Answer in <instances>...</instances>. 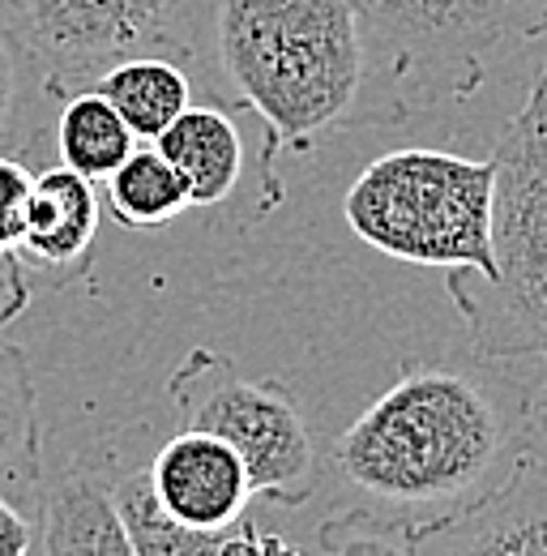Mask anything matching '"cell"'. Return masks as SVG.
<instances>
[{"mask_svg": "<svg viewBox=\"0 0 547 556\" xmlns=\"http://www.w3.org/2000/svg\"><path fill=\"white\" fill-rule=\"evenodd\" d=\"M56 154L61 163L81 172L86 180L103 185L129 154H133V129L125 125V116L90 86L68 94L65 103L56 108Z\"/></svg>", "mask_w": 547, "mask_h": 556, "instance_id": "cell-16", "label": "cell"}, {"mask_svg": "<svg viewBox=\"0 0 547 556\" xmlns=\"http://www.w3.org/2000/svg\"><path fill=\"white\" fill-rule=\"evenodd\" d=\"M35 172L22 163V154H0V253H17L26 231Z\"/></svg>", "mask_w": 547, "mask_h": 556, "instance_id": "cell-20", "label": "cell"}, {"mask_svg": "<svg viewBox=\"0 0 547 556\" xmlns=\"http://www.w3.org/2000/svg\"><path fill=\"white\" fill-rule=\"evenodd\" d=\"M167 394L185 428L214 432L240 454L253 496L287 509L308 505L321 480L317 441L282 381L244 377L227 355L198 348L171 372Z\"/></svg>", "mask_w": 547, "mask_h": 556, "instance_id": "cell-6", "label": "cell"}, {"mask_svg": "<svg viewBox=\"0 0 547 556\" xmlns=\"http://www.w3.org/2000/svg\"><path fill=\"white\" fill-rule=\"evenodd\" d=\"M189 65L266 125L262 210L282 202L278 154H313L355 125L368 94V52L351 0H198Z\"/></svg>", "mask_w": 547, "mask_h": 556, "instance_id": "cell-1", "label": "cell"}, {"mask_svg": "<svg viewBox=\"0 0 547 556\" xmlns=\"http://www.w3.org/2000/svg\"><path fill=\"white\" fill-rule=\"evenodd\" d=\"M30 295H35V287H30L26 262L17 253H0V330L13 326L30 308Z\"/></svg>", "mask_w": 547, "mask_h": 556, "instance_id": "cell-22", "label": "cell"}, {"mask_svg": "<svg viewBox=\"0 0 547 556\" xmlns=\"http://www.w3.org/2000/svg\"><path fill=\"white\" fill-rule=\"evenodd\" d=\"M94 90L125 116L137 141H158L193 103V77L176 56H129L103 73Z\"/></svg>", "mask_w": 547, "mask_h": 556, "instance_id": "cell-14", "label": "cell"}, {"mask_svg": "<svg viewBox=\"0 0 547 556\" xmlns=\"http://www.w3.org/2000/svg\"><path fill=\"white\" fill-rule=\"evenodd\" d=\"M35 540L39 556H137L103 467H65L43 484Z\"/></svg>", "mask_w": 547, "mask_h": 556, "instance_id": "cell-11", "label": "cell"}, {"mask_svg": "<svg viewBox=\"0 0 547 556\" xmlns=\"http://www.w3.org/2000/svg\"><path fill=\"white\" fill-rule=\"evenodd\" d=\"M158 505L198 531H227L249 514L253 484L240 454L202 428H180L145 463Z\"/></svg>", "mask_w": 547, "mask_h": 556, "instance_id": "cell-9", "label": "cell"}, {"mask_svg": "<svg viewBox=\"0 0 547 556\" xmlns=\"http://www.w3.org/2000/svg\"><path fill=\"white\" fill-rule=\"evenodd\" d=\"M368 52V108L377 125L432 103H462L492 61L547 35V0H351Z\"/></svg>", "mask_w": 547, "mask_h": 556, "instance_id": "cell-3", "label": "cell"}, {"mask_svg": "<svg viewBox=\"0 0 547 556\" xmlns=\"http://www.w3.org/2000/svg\"><path fill=\"white\" fill-rule=\"evenodd\" d=\"M531 90H539V94H544V99H547V77H539V81H535Z\"/></svg>", "mask_w": 547, "mask_h": 556, "instance_id": "cell-25", "label": "cell"}, {"mask_svg": "<svg viewBox=\"0 0 547 556\" xmlns=\"http://www.w3.org/2000/svg\"><path fill=\"white\" fill-rule=\"evenodd\" d=\"M518 412H522V441L547 463V381H539V386L518 403Z\"/></svg>", "mask_w": 547, "mask_h": 556, "instance_id": "cell-24", "label": "cell"}, {"mask_svg": "<svg viewBox=\"0 0 547 556\" xmlns=\"http://www.w3.org/2000/svg\"><path fill=\"white\" fill-rule=\"evenodd\" d=\"M198 0H9L56 103L129 56L189 61Z\"/></svg>", "mask_w": 547, "mask_h": 556, "instance_id": "cell-7", "label": "cell"}, {"mask_svg": "<svg viewBox=\"0 0 547 556\" xmlns=\"http://www.w3.org/2000/svg\"><path fill=\"white\" fill-rule=\"evenodd\" d=\"M539 77H547V61H544V70H539ZM539 77H535V81H539Z\"/></svg>", "mask_w": 547, "mask_h": 556, "instance_id": "cell-26", "label": "cell"}, {"mask_svg": "<svg viewBox=\"0 0 547 556\" xmlns=\"http://www.w3.org/2000/svg\"><path fill=\"white\" fill-rule=\"evenodd\" d=\"M227 556H308L300 544H291L287 535L266 531L257 522H249V514L227 531Z\"/></svg>", "mask_w": 547, "mask_h": 556, "instance_id": "cell-21", "label": "cell"}, {"mask_svg": "<svg viewBox=\"0 0 547 556\" xmlns=\"http://www.w3.org/2000/svg\"><path fill=\"white\" fill-rule=\"evenodd\" d=\"M167 163L185 176L189 202L198 210L222 206L244 176V138L227 108L218 103H189L154 141Z\"/></svg>", "mask_w": 547, "mask_h": 556, "instance_id": "cell-12", "label": "cell"}, {"mask_svg": "<svg viewBox=\"0 0 547 556\" xmlns=\"http://www.w3.org/2000/svg\"><path fill=\"white\" fill-rule=\"evenodd\" d=\"M492 257L496 275L449 270L445 287L479 359L547 364V99L526 94L492 150Z\"/></svg>", "mask_w": 547, "mask_h": 556, "instance_id": "cell-4", "label": "cell"}, {"mask_svg": "<svg viewBox=\"0 0 547 556\" xmlns=\"http://www.w3.org/2000/svg\"><path fill=\"white\" fill-rule=\"evenodd\" d=\"M518 450L522 416L509 424L487 381L445 364H403L398 381L342 428L334 467L377 509L415 518L475 501Z\"/></svg>", "mask_w": 547, "mask_h": 556, "instance_id": "cell-2", "label": "cell"}, {"mask_svg": "<svg viewBox=\"0 0 547 556\" xmlns=\"http://www.w3.org/2000/svg\"><path fill=\"white\" fill-rule=\"evenodd\" d=\"M99 223H103V198H99L94 180H86L81 172H73L65 163L43 167V172H35L17 257L26 262V270H39V275H77V270H86Z\"/></svg>", "mask_w": 547, "mask_h": 556, "instance_id": "cell-10", "label": "cell"}, {"mask_svg": "<svg viewBox=\"0 0 547 556\" xmlns=\"http://www.w3.org/2000/svg\"><path fill=\"white\" fill-rule=\"evenodd\" d=\"M492 154L471 159L454 150L410 146L372 159L351 180L342 218L364 244L394 262L492 278Z\"/></svg>", "mask_w": 547, "mask_h": 556, "instance_id": "cell-5", "label": "cell"}, {"mask_svg": "<svg viewBox=\"0 0 547 556\" xmlns=\"http://www.w3.org/2000/svg\"><path fill=\"white\" fill-rule=\"evenodd\" d=\"M415 556H547V463L522 441L487 492L415 522Z\"/></svg>", "mask_w": 547, "mask_h": 556, "instance_id": "cell-8", "label": "cell"}, {"mask_svg": "<svg viewBox=\"0 0 547 556\" xmlns=\"http://www.w3.org/2000/svg\"><path fill=\"white\" fill-rule=\"evenodd\" d=\"M43 484V428L30 359L0 339V496L35 518Z\"/></svg>", "mask_w": 547, "mask_h": 556, "instance_id": "cell-13", "label": "cell"}, {"mask_svg": "<svg viewBox=\"0 0 547 556\" xmlns=\"http://www.w3.org/2000/svg\"><path fill=\"white\" fill-rule=\"evenodd\" d=\"M35 553V518L22 514L0 496V556H30Z\"/></svg>", "mask_w": 547, "mask_h": 556, "instance_id": "cell-23", "label": "cell"}, {"mask_svg": "<svg viewBox=\"0 0 547 556\" xmlns=\"http://www.w3.org/2000/svg\"><path fill=\"white\" fill-rule=\"evenodd\" d=\"M326 556H415V518L359 505L321 522Z\"/></svg>", "mask_w": 547, "mask_h": 556, "instance_id": "cell-19", "label": "cell"}, {"mask_svg": "<svg viewBox=\"0 0 547 556\" xmlns=\"http://www.w3.org/2000/svg\"><path fill=\"white\" fill-rule=\"evenodd\" d=\"M103 206L129 231H158L193 210V202L185 176L167 163V154L154 141H137L133 154L103 180Z\"/></svg>", "mask_w": 547, "mask_h": 556, "instance_id": "cell-15", "label": "cell"}, {"mask_svg": "<svg viewBox=\"0 0 547 556\" xmlns=\"http://www.w3.org/2000/svg\"><path fill=\"white\" fill-rule=\"evenodd\" d=\"M112 496L120 505V518L129 527L137 556H227L231 527L227 531H198V527H185L180 518H171L158 505L145 467L112 476Z\"/></svg>", "mask_w": 547, "mask_h": 556, "instance_id": "cell-18", "label": "cell"}, {"mask_svg": "<svg viewBox=\"0 0 547 556\" xmlns=\"http://www.w3.org/2000/svg\"><path fill=\"white\" fill-rule=\"evenodd\" d=\"M48 108H61L43 81V70L22 39L9 9H0V154H22L43 141Z\"/></svg>", "mask_w": 547, "mask_h": 556, "instance_id": "cell-17", "label": "cell"}]
</instances>
